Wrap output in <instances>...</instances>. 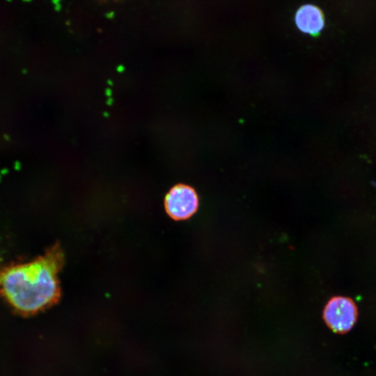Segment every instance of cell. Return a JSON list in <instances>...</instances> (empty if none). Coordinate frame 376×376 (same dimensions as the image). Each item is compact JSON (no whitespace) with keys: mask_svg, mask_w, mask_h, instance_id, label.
Instances as JSON below:
<instances>
[{"mask_svg":"<svg viewBox=\"0 0 376 376\" xmlns=\"http://www.w3.org/2000/svg\"><path fill=\"white\" fill-rule=\"evenodd\" d=\"M20 168V163L19 161H16L15 162V169H17V170H19Z\"/></svg>","mask_w":376,"mask_h":376,"instance_id":"5","label":"cell"},{"mask_svg":"<svg viewBox=\"0 0 376 376\" xmlns=\"http://www.w3.org/2000/svg\"><path fill=\"white\" fill-rule=\"evenodd\" d=\"M295 21L299 31L311 36L319 34L325 24L323 12L313 4H305L299 8L295 14Z\"/></svg>","mask_w":376,"mask_h":376,"instance_id":"4","label":"cell"},{"mask_svg":"<svg viewBox=\"0 0 376 376\" xmlns=\"http://www.w3.org/2000/svg\"><path fill=\"white\" fill-rule=\"evenodd\" d=\"M164 207L167 214L173 220H187L197 211L199 197L190 186L177 185L165 197Z\"/></svg>","mask_w":376,"mask_h":376,"instance_id":"2","label":"cell"},{"mask_svg":"<svg viewBox=\"0 0 376 376\" xmlns=\"http://www.w3.org/2000/svg\"><path fill=\"white\" fill-rule=\"evenodd\" d=\"M64 254L57 244L44 255L0 271V293L14 309L32 314L57 302L61 296L59 273Z\"/></svg>","mask_w":376,"mask_h":376,"instance_id":"1","label":"cell"},{"mask_svg":"<svg viewBox=\"0 0 376 376\" xmlns=\"http://www.w3.org/2000/svg\"><path fill=\"white\" fill-rule=\"evenodd\" d=\"M327 325L336 332L344 333L355 325L357 318V308L350 298L334 297L328 302L323 312Z\"/></svg>","mask_w":376,"mask_h":376,"instance_id":"3","label":"cell"},{"mask_svg":"<svg viewBox=\"0 0 376 376\" xmlns=\"http://www.w3.org/2000/svg\"><path fill=\"white\" fill-rule=\"evenodd\" d=\"M4 139L7 140V141H10V139H11V138H10V136L8 135H4Z\"/></svg>","mask_w":376,"mask_h":376,"instance_id":"6","label":"cell"}]
</instances>
